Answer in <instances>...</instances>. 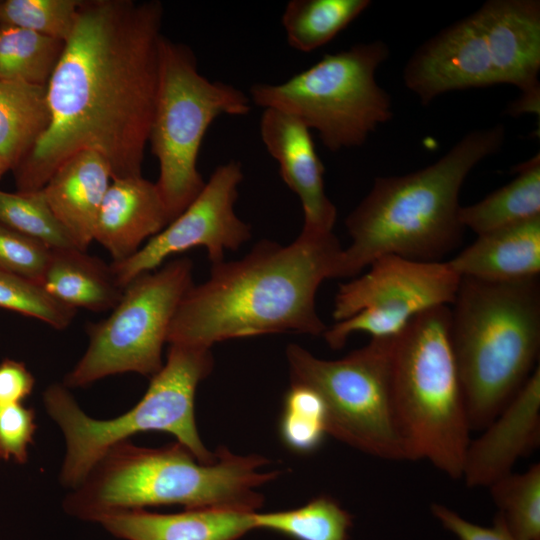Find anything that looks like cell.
Returning <instances> with one entry per match:
<instances>
[{
    "label": "cell",
    "mask_w": 540,
    "mask_h": 540,
    "mask_svg": "<svg viewBox=\"0 0 540 540\" xmlns=\"http://www.w3.org/2000/svg\"><path fill=\"white\" fill-rule=\"evenodd\" d=\"M0 308L33 317L56 329L68 327L76 310L54 299L41 283L0 270Z\"/></svg>",
    "instance_id": "cell-32"
},
{
    "label": "cell",
    "mask_w": 540,
    "mask_h": 540,
    "mask_svg": "<svg viewBox=\"0 0 540 540\" xmlns=\"http://www.w3.org/2000/svg\"><path fill=\"white\" fill-rule=\"evenodd\" d=\"M169 222L155 182L142 175L114 178L98 213L94 240L118 262L136 253Z\"/></svg>",
    "instance_id": "cell-18"
},
{
    "label": "cell",
    "mask_w": 540,
    "mask_h": 540,
    "mask_svg": "<svg viewBox=\"0 0 540 540\" xmlns=\"http://www.w3.org/2000/svg\"><path fill=\"white\" fill-rule=\"evenodd\" d=\"M482 435L470 441L461 479L468 487L490 486L511 473L540 440V368L509 401Z\"/></svg>",
    "instance_id": "cell-17"
},
{
    "label": "cell",
    "mask_w": 540,
    "mask_h": 540,
    "mask_svg": "<svg viewBox=\"0 0 540 540\" xmlns=\"http://www.w3.org/2000/svg\"><path fill=\"white\" fill-rule=\"evenodd\" d=\"M448 306L414 317L396 337L391 379L394 409L410 459H425L461 479L470 439Z\"/></svg>",
    "instance_id": "cell-6"
},
{
    "label": "cell",
    "mask_w": 540,
    "mask_h": 540,
    "mask_svg": "<svg viewBox=\"0 0 540 540\" xmlns=\"http://www.w3.org/2000/svg\"><path fill=\"white\" fill-rule=\"evenodd\" d=\"M431 512L441 525L458 540H517L498 516L490 527L472 523L449 507L432 503Z\"/></svg>",
    "instance_id": "cell-35"
},
{
    "label": "cell",
    "mask_w": 540,
    "mask_h": 540,
    "mask_svg": "<svg viewBox=\"0 0 540 540\" xmlns=\"http://www.w3.org/2000/svg\"><path fill=\"white\" fill-rule=\"evenodd\" d=\"M496 516L517 540H540V464L509 473L490 486Z\"/></svg>",
    "instance_id": "cell-28"
},
{
    "label": "cell",
    "mask_w": 540,
    "mask_h": 540,
    "mask_svg": "<svg viewBox=\"0 0 540 540\" xmlns=\"http://www.w3.org/2000/svg\"><path fill=\"white\" fill-rule=\"evenodd\" d=\"M8 170H10L9 165L2 157H0V179Z\"/></svg>",
    "instance_id": "cell-37"
},
{
    "label": "cell",
    "mask_w": 540,
    "mask_h": 540,
    "mask_svg": "<svg viewBox=\"0 0 540 540\" xmlns=\"http://www.w3.org/2000/svg\"><path fill=\"white\" fill-rule=\"evenodd\" d=\"M448 263L460 277L487 282L539 277L540 217L478 235Z\"/></svg>",
    "instance_id": "cell-21"
},
{
    "label": "cell",
    "mask_w": 540,
    "mask_h": 540,
    "mask_svg": "<svg viewBox=\"0 0 540 540\" xmlns=\"http://www.w3.org/2000/svg\"><path fill=\"white\" fill-rule=\"evenodd\" d=\"M216 455L214 462L205 464L179 442L144 448L121 441L66 496L64 510L97 523L110 513L150 506L261 508L263 496L256 488L279 472H261L269 461L257 454L237 455L219 447Z\"/></svg>",
    "instance_id": "cell-4"
},
{
    "label": "cell",
    "mask_w": 540,
    "mask_h": 540,
    "mask_svg": "<svg viewBox=\"0 0 540 540\" xmlns=\"http://www.w3.org/2000/svg\"><path fill=\"white\" fill-rule=\"evenodd\" d=\"M452 305L451 343L470 427L484 429L536 368L539 277L514 282L461 277Z\"/></svg>",
    "instance_id": "cell-5"
},
{
    "label": "cell",
    "mask_w": 540,
    "mask_h": 540,
    "mask_svg": "<svg viewBox=\"0 0 540 540\" xmlns=\"http://www.w3.org/2000/svg\"><path fill=\"white\" fill-rule=\"evenodd\" d=\"M251 104L249 95L242 90L203 76L189 46L162 36L148 142L159 163V178L155 183L170 222L184 211L205 184L197 162L210 125L222 115H247Z\"/></svg>",
    "instance_id": "cell-9"
},
{
    "label": "cell",
    "mask_w": 540,
    "mask_h": 540,
    "mask_svg": "<svg viewBox=\"0 0 540 540\" xmlns=\"http://www.w3.org/2000/svg\"><path fill=\"white\" fill-rule=\"evenodd\" d=\"M516 177L477 203L461 206L462 226L477 235L540 217V156L515 167Z\"/></svg>",
    "instance_id": "cell-23"
},
{
    "label": "cell",
    "mask_w": 540,
    "mask_h": 540,
    "mask_svg": "<svg viewBox=\"0 0 540 540\" xmlns=\"http://www.w3.org/2000/svg\"><path fill=\"white\" fill-rule=\"evenodd\" d=\"M51 249L0 223V270L41 282Z\"/></svg>",
    "instance_id": "cell-33"
},
{
    "label": "cell",
    "mask_w": 540,
    "mask_h": 540,
    "mask_svg": "<svg viewBox=\"0 0 540 540\" xmlns=\"http://www.w3.org/2000/svg\"><path fill=\"white\" fill-rule=\"evenodd\" d=\"M193 265L178 258L129 282L109 317L90 325L85 354L64 385L84 387L127 372L154 376L163 366L162 347L176 310L193 285Z\"/></svg>",
    "instance_id": "cell-11"
},
{
    "label": "cell",
    "mask_w": 540,
    "mask_h": 540,
    "mask_svg": "<svg viewBox=\"0 0 540 540\" xmlns=\"http://www.w3.org/2000/svg\"><path fill=\"white\" fill-rule=\"evenodd\" d=\"M505 141L502 124L466 133L441 158L417 171L377 177L346 218L351 244L336 278L354 277L380 257L440 261L461 241L459 194L469 173Z\"/></svg>",
    "instance_id": "cell-3"
},
{
    "label": "cell",
    "mask_w": 540,
    "mask_h": 540,
    "mask_svg": "<svg viewBox=\"0 0 540 540\" xmlns=\"http://www.w3.org/2000/svg\"><path fill=\"white\" fill-rule=\"evenodd\" d=\"M64 45L28 29L0 25V80L46 86Z\"/></svg>",
    "instance_id": "cell-27"
},
{
    "label": "cell",
    "mask_w": 540,
    "mask_h": 540,
    "mask_svg": "<svg viewBox=\"0 0 540 540\" xmlns=\"http://www.w3.org/2000/svg\"><path fill=\"white\" fill-rule=\"evenodd\" d=\"M40 283L54 299L75 310L113 309L124 290L110 265L76 247L51 249Z\"/></svg>",
    "instance_id": "cell-22"
},
{
    "label": "cell",
    "mask_w": 540,
    "mask_h": 540,
    "mask_svg": "<svg viewBox=\"0 0 540 540\" xmlns=\"http://www.w3.org/2000/svg\"><path fill=\"white\" fill-rule=\"evenodd\" d=\"M34 385L35 379L24 363L12 359L0 363V403H22Z\"/></svg>",
    "instance_id": "cell-36"
},
{
    "label": "cell",
    "mask_w": 540,
    "mask_h": 540,
    "mask_svg": "<svg viewBox=\"0 0 540 540\" xmlns=\"http://www.w3.org/2000/svg\"><path fill=\"white\" fill-rule=\"evenodd\" d=\"M46 86L0 80V157L12 170L50 124Z\"/></svg>",
    "instance_id": "cell-24"
},
{
    "label": "cell",
    "mask_w": 540,
    "mask_h": 540,
    "mask_svg": "<svg viewBox=\"0 0 540 540\" xmlns=\"http://www.w3.org/2000/svg\"><path fill=\"white\" fill-rule=\"evenodd\" d=\"M395 338L371 339L337 360L286 348L291 383L316 390L326 407L328 435L368 455L411 460L397 421L391 379Z\"/></svg>",
    "instance_id": "cell-10"
},
{
    "label": "cell",
    "mask_w": 540,
    "mask_h": 540,
    "mask_svg": "<svg viewBox=\"0 0 540 540\" xmlns=\"http://www.w3.org/2000/svg\"><path fill=\"white\" fill-rule=\"evenodd\" d=\"M243 180L237 160L220 164L200 193L176 218L111 271L120 287L152 272L170 256L194 247L207 250L212 264L224 261L226 250H236L251 237L250 226L235 213L238 187Z\"/></svg>",
    "instance_id": "cell-13"
},
{
    "label": "cell",
    "mask_w": 540,
    "mask_h": 540,
    "mask_svg": "<svg viewBox=\"0 0 540 540\" xmlns=\"http://www.w3.org/2000/svg\"><path fill=\"white\" fill-rule=\"evenodd\" d=\"M388 56L381 40L358 43L324 55L285 82L252 84L249 97L317 131L329 151L360 147L393 116L391 97L376 81Z\"/></svg>",
    "instance_id": "cell-8"
},
{
    "label": "cell",
    "mask_w": 540,
    "mask_h": 540,
    "mask_svg": "<svg viewBox=\"0 0 540 540\" xmlns=\"http://www.w3.org/2000/svg\"><path fill=\"white\" fill-rule=\"evenodd\" d=\"M113 179L108 162L83 150L69 157L42 188L52 212L76 246L86 251L94 240L98 213Z\"/></svg>",
    "instance_id": "cell-20"
},
{
    "label": "cell",
    "mask_w": 540,
    "mask_h": 540,
    "mask_svg": "<svg viewBox=\"0 0 540 540\" xmlns=\"http://www.w3.org/2000/svg\"><path fill=\"white\" fill-rule=\"evenodd\" d=\"M36 429L32 408L22 403H0V458L25 463Z\"/></svg>",
    "instance_id": "cell-34"
},
{
    "label": "cell",
    "mask_w": 540,
    "mask_h": 540,
    "mask_svg": "<svg viewBox=\"0 0 540 540\" xmlns=\"http://www.w3.org/2000/svg\"><path fill=\"white\" fill-rule=\"evenodd\" d=\"M362 276L340 285L333 308L336 323L323 333L334 350L350 335L395 338L417 315L452 304L461 277L448 261H416L395 255L378 258Z\"/></svg>",
    "instance_id": "cell-12"
},
{
    "label": "cell",
    "mask_w": 540,
    "mask_h": 540,
    "mask_svg": "<svg viewBox=\"0 0 540 540\" xmlns=\"http://www.w3.org/2000/svg\"><path fill=\"white\" fill-rule=\"evenodd\" d=\"M0 223L50 249L78 248L52 212L42 189L15 193L0 190Z\"/></svg>",
    "instance_id": "cell-30"
},
{
    "label": "cell",
    "mask_w": 540,
    "mask_h": 540,
    "mask_svg": "<svg viewBox=\"0 0 540 540\" xmlns=\"http://www.w3.org/2000/svg\"><path fill=\"white\" fill-rule=\"evenodd\" d=\"M254 527L293 540H349L353 516L332 497L320 495L284 511L254 513Z\"/></svg>",
    "instance_id": "cell-26"
},
{
    "label": "cell",
    "mask_w": 540,
    "mask_h": 540,
    "mask_svg": "<svg viewBox=\"0 0 540 540\" xmlns=\"http://www.w3.org/2000/svg\"><path fill=\"white\" fill-rule=\"evenodd\" d=\"M342 249L333 232L301 231L288 245L262 240L239 260L212 264L209 278L182 298L167 342L211 349L233 338L323 335L315 297L324 280L336 278Z\"/></svg>",
    "instance_id": "cell-2"
},
{
    "label": "cell",
    "mask_w": 540,
    "mask_h": 540,
    "mask_svg": "<svg viewBox=\"0 0 540 540\" xmlns=\"http://www.w3.org/2000/svg\"><path fill=\"white\" fill-rule=\"evenodd\" d=\"M261 140L279 165L285 184L298 196L303 210L302 232H333L337 210L325 192L324 166L316 152L310 129L297 118L263 109Z\"/></svg>",
    "instance_id": "cell-16"
},
{
    "label": "cell",
    "mask_w": 540,
    "mask_h": 540,
    "mask_svg": "<svg viewBox=\"0 0 540 540\" xmlns=\"http://www.w3.org/2000/svg\"><path fill=\"white\" fill-rule=\"evenodd\" d=\"M213 365L210 349L171 344L166 363L151 377L142 399L125 414L109 420L85 414L65 385H50L43 402L66 442L61 483L76 488L110 447L140 432H167L199 462H214L216 452L202 443L194 416L197 386Z\"/></svg>",
    "instance_id": "cell-7"
},
{
    "label": "cell",
    "mask_w": 540,
    "mask_h": 540,
    "mask_svg": "<svg viewBox=\"0 0 540 540\" xmlns=\"http://www.w3.org/2000/svg\"><path fill=\"white\" fill-rule=\"evenodd\" d=\"M477 11L492 46L498 84L514 85L520 93L508 113L539 115L540 2L489 0Z\"/></svg>",
    "instance_id": "cell-15"
},
{
    "label": "cell",
    "mask_w": 540,
    "mask_h": 540,
    "mask_svg": "<svg viewBox=\"0 0 540 540\" xmlns=\"http://www.w3.org/2000/svg\"><path fill=\"white\" fill-rule=\"evenodd\" d=\"M160 1L82 0L47 88L50 124L12 169L40 190L72 155L100 154L114 178L141 176L159 75Z\"/></svg>",
    "instance_id": "cell-1"
},
{
    "label": "cell",
    "mask_w": 540,
    "mask_h": 540,
    "mask_svg": "<svg viewBox=\"0 0 540 540\" xmlns=\"http://www.w3.org/2000/svg\"><path fill=\"white\" fill-rule=\"evenodd\" d=\"M279 434L284 445L298 454L316 451L328 435L327 413L319 393L291 383L283 401Z\"/></svg>",
    "instance_id": "cell-29"
},
{
    "label": "cell",
    "mask_w": 540,
    "mask_h": 540,
    "mask_svg": "<svg viewBox=\"0 0 540 540\" xmlns=\"http://www.w3.org/2000/svg\"><path fill=\"white\" fill-rule=\"evenodd\" d=\"M403 81L423 105L447 92L497 85L492 47L478 11L421 44L404 66Z\"/></svg>",
    "instance_id": "cell-14"
},
{
    "label": "cell",
    "mask_w": 540,
    "mask_h": 540,
    "mask_svg": "<svg viewBox=\"0 0 540 540\" xmlns=\"http://www.w3.org/2000/svg\"><path fill=\"white\" fill-rule=\"evenodd\" d=\"M255 512L202 507L161 514L135 509L107 514L97 523L123 540H238L255 530Z\"/></svg>",
    "instance_id": "cell-19"
},
{
    "label": "cell",
    "mask_w": 540,
    "mask_h": 540,
    "mask_svg": "<svg viewBox=\"0 0 540 540\" xmlns=\"http://www.w3.org/2000/svg\"><path fill=\"white\" fill-rule=\"evenodd\" d=\"M82 0H0V25L28 29L66 41Z\"/></svg>",
    "instance_id": "cell-31"
},
{
    "label": "cell",
    "mask_w": 540,
    "mask_h": 540,
    "mask_svg": "<svg viewBox=\"0 0 540 540\" xmlns=\"http://www.w3.org/2000/svg\"><path fill=\"white\" fill-rule=\"evenodd\" d=\"M370 4L369 0H291L281 16L288 45L312 52L334 39Z\"/></svg>",
    "instance_id": "cell-25"
}]
</instances>
